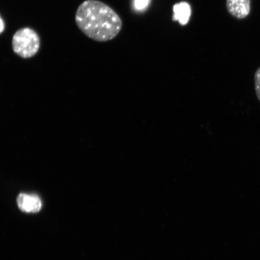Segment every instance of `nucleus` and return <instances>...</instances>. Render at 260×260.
Instances as JSON below:
<instances>
[{"label":"nucleus","mask_w":260,"mask_h":260,"mask_svg":"<svg viewBox=\"0 0 260 260\" xmlns=\"http://www.w3.org/2000/svg\"><path fill=\"white\" fill-rule=\"evenodd\" d=\"M77 27L93 41L113 40L122 28L120 16L110 6L99 0H85L77 8L75 16Z\"/></svg>","instance_id":"obj_1"},{"label":"nucleus","mask_w":260,"mask_h":260,"mask_svg":"<svg viewBox=\"0 0 260 260\" xmlns=\"http://www.w3.org/2000/svg\"><path fill=\"white\" fill-rule=\"evenodd\" d=\"M12 50L18 56L29 58L38 53L41 40L38 32L30 27L19 29L13 36Z\"/></svg>","instance_id":"obj_2"},{"label":"nucleus","mask_w":260,"mask_h":260,"mask_svg":"<svg viewBox=\"0 0 260 260\" xmlns=\"http://www.w3.org/2000/svg\"><path fill=\"white\" fill-rule=\"evenodd\" d=\"M16 202L19 209L26 213H38L42 207L41 198L35 194L20 193L16 199Z\"/></svg>","instance_id":"obj_3"},{"label":"nucleus","mask_w":260,"mask_h":260,"mask_svg":"<svg viewBox=\"0 0 260 260\" xmlns=\"http://www.w3.org/2000/svg\"><path fill=\"white\" fill-rule=\"evenodd\" d=\"M226 8L234 18L245 19L251 11V0H226Z\"/></svg>","instance_id":"obj_4"},{"label":"nucleus","mask_w":260,"mask_h":260,"mask_svg":"<svg viewBox=\"0 0 260 260\" xmlns=\"http://www.w3.org/2000/svg\"><path fill=\"white\" fill-rule=\"evenodd\" d=\"M173 20L178 21L181 25H186L189 21L191 11L190 6L186 2H181L173 7Z\"/></svg>","instance_id":"obj_5"},{"label":"nucleus","mask_w":260,"mask_h":260,"mask_svg":"<svg viewBox=\"0 0 260 260\" xmlns=\"http://www.w3.org/2000/svg\"><path fill=\"white\" fill-rule=\"evenodd\" d=\"M254 84L256 95L260 102V67L256 70L254 74Z\"/></svg>","instance_id":"obj_6"},{"label":"nucleus","mask_w":260,"mask_h":260,"mask_svg":"<svg viewBox=\"0 0 260 260\" xmlns=\"http://www.w3.org/2000/svg\"><path fill=\"white\" fill-rule=\"evenodd\" d=\"M149 4V0H135V6L137 10L145 9Z\"/></svg>","instance_id":"obj_7"},{"label":"nucleus","mask_w":260,"mask_h":260,"mask_svg":"<svg viewBox=\"0 0 260 260\" xmlns=\"http://www.w3.org/2000/svg\"><path fill=\"white\" fill-rule=\"evenodd\" d=\"M5 22L3 21L1 16H0V34L5 30Z\"/></svg>","instance_id":"obj_8"}]
</instances>
